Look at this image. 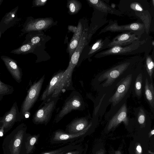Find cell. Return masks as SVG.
<instances>
[{
	"mask_svg": "<svg viewBox=\"0 0 154 154\" xmlns=\"http://www.w3.org/2000/svg\"><path fill=\"white\" fill-rule=\"evenodd\" d=\"M136 70V69H134L117 84L105 106V111L107 106L111 105L110 109L105 115L106 118H109L127 102L132 93Z\"/></svg>",
	"mask_w": 154,
	"mask_h": 154,
	"instance_id": "1",
	"label": "cell"
},
{
	"mask_svg": "<svg viewBox=\"0 0 154 154\" xmlns=\"http://www.w3.org/2000/svg\"><path fill=\"white\" fill-rule=\"evenodd\" d=\"M26 127L24 123L19 125L4 139L2 144L3 154H21V149Z\"/></svg>",
	"mask_w": 154,
	"mask_h": 154,
	"instance_id": "2",
	"label": "cell"
},
{
	"mask_svg": "<svg viewBox=\"0 0 154 154\" xmlns=\"http://www.w3.org/2000/svg\"><path fill=\"white\" fill-rule=\"evenodd\" d=\"M45 79L44 75L38 81L34 82L28 90L20 109V114L22 119L29 117L30 110L39 97Z\"/></svg>",
	"mask_w": 154,
	"mask_h": 154,
	"instance_id": "3",
	"label": "cell"
},
{
	"mask_svg": "<svg viewBox=\"0 0 154 154\" xmlns=\"http://www.w3.org/2000/svg\"><path fill=\"white\" fill-rule=\"evenodd\" d=\"M85 107V103L82 95L77 91H73L65 100L61 109L56 116V122H58L73 110H83Z\"/></svg>",
	"mask_w": 154,
	"mask_h": 154,
	"instance_id": "4",
	"label": "cell"
},
{
	"mask_svg": "<svg viewBox=\"0 0 154 154\" xmlns=\"http://www.w3.org/2000/svg\"><path fill=\"white\" fill-rule=\"evenodd\" d=\"M22 120L17 103L15 102L10 110L0 117V136L6 134L16 122Z\"/></svg>",
	"mask_w": 154,
	"mask_h": 154,
	"instance_id": "5",
	"label": "cell"
},
{
	"mask_svg": "<svg viewBox=\"0 0 154 154\" xmlns=\"http://www.w3.org/2000/svg\"><path fill=\"white\" fill-rule=\"evenodd\" d=\"M59 99V96L52 97L39 107L33 116V122L36 124L47 123L51 119Z\"/></svg>",
	"mask_w": 154,
	"mask_h": 154,
	"instance_id": "6",
	"label": "cell"
},
{
	"mask_svg": "<svg viewBox=\"0 0 154 154\" xmlns=\"http://www.w3.org/2000/svg\"><path fill=\"white\" fill-rule=\"evenodd\" d=\"M53 20L51 18L34 19L31 17L27 18L23 24L22 31L23 33L47 29L51 27Z\"/></svg>",
	"mask_w": 154,
	"mask_h": 154,
	"instance_id": "7",
	"label": "cell"
},
{
	"mask_svg": "<svg viewBox=\"0 0 154 154\" xmlns=\"http://www.w3.org/2000/svg\"><path fill=\"white\" fill-rule=\"evenodd\" d=\"M64 72L62 70L59 71L52 76L40 97V100L42 102L39 107L42 106L52 97L60 82Z\"/></svg>",
	"mask_w": 154,
	"mask_h": 154,
	"instance_id": "8",
	"label": "cell"
},
{
	"mask_svg": "<svg viewBox=\"0 0 154 154\" xmlns=\"http://www.w3.org/2000/svg\"><path fill=\"white\" fill-rule=\"evenodd\" d=\"M128 111L127 102H125L119 109L113 114L110 116L109 119V126H116L121 122H123L127 125L133 119L128 117Z\"/></svg>",
	"mask_w": 154,
	"mask_h": 154,
	"instance_id": "9",
	"label": "cell"
},
{
	"mask_svg": "<svg viewBox=\"0 0 154 154\" xmlns=\"http://www.w3.org/2000/svg\"><path fill=\"white\" fill-rule=\"evenodd\" d=\"M7 69L18 83L22 81L23 73L21 69L18 65L17 62L10 57L5 55L1 56Z\"/></svg>",
	"mask_w": 154,
	"mask_h": 154,
	"instance_id": "10",
	"label": "cell"
},
{
	"mask_svg": "<svg viewBox=\"0 0 154 154\" xmlns=\"http://www.w3.org/2000/svg\"><path fill=\"white\" fill-rule=\"evenodd\" d=\"M19 8L17 6L7 13L0 21V32L3 33L10 28L14 26L20 19L17 17V13Z\"/></svg>",
	"mask_w": 154,
	"mask_h": 154,
	"instance_id": "11",
	"label": "cell"
},
{
	"mask_svg": "<svg viewBox=\"0 0 154 154\" xmlns=\"http://www.w3.org/2000/svg\"><path fill=\"white\" fill-rule=\"evenodd\" d=\"M145 76L143 71L140 66L136 68L132 91L134 97L138 99L142 97L143 93Z\"/></svg>",
	"mask_w": 154,
	"mask_h": 154,
	"instance_id": "12",
	"label": "cell"
},
{
	"mask_svg": "<svg viewBox=\"0 0 154 154\" xmlns=\"http://www.w3.org/2000/svg\"><path fill=\"white\" fill-rule=\"evenodd\" d=\"M145 76V75H144ZM143 93L145 99L150 107L151 111L154 114V83H149L147 77L145 76Z\"/></svg>",
	"mask_w": 154,
	"mask_h": 154,
	"instance_id": "13",
	"label": "cell"
},
{
	"mask_svg": "<svg viewBox=\"0 0 154 154\" xmlns=\"http://www.w3.org/2000/svg\"><path fill=\"white\" fill-rule=\"evenodd\" d=\"M87 33V29L84 27L78 45L71 57L69 65L74 67L77 65L79 57L86 43Z\"/></svg>",
	"mask_w": 154,
	"mask_h": 154,
	"instance_id": "14",
	"label": "cell"
},
{
	"mask_svg": "<svg viewBox=\"0 0 154 154\" xmlns=\"http://www.w3.org/2000/svg\"><path fill=\"white\" fill-rule=\"evenodd\" d=\"M83 29L81 22L79 21L76 32L74 33L72 37L69 42L68 50L69 56L71 57L75 51L79 42Z\"/></svg>",
	"mask_w": 154,
	"mask_h": 154,
	"instance_id": "15",
	"label": "cell"
},
{
	"mask_svg": "<svg viewBox=\"0 0 154 154\" xmlns=\"http://www.w3.org/2000/svg\"><path fill=\"white\" fill-rule=\"evenodd\" d=\"M88 123L87 117H82L74 120L68 126V130L71 134L79 132L85 129Z\"/></svg>",
	"mask_w": 154,
	"mask_h": 154,
	"instance_id": "16",
	"label": "cell"
},
{
	"mask_svg": "<svg viewBox=\"0 0 154 154\" xmlns=\"http://www.w3.org/2000/svg\"><path fill=\"white\" fill-rule=\"evenodd\" d=\"M38 136L35 135L26 137L25 134L23 140L21 149V154H29L33 148Z\"/></svg>",
	"mask_w": 154,
	"mask_h": 154,
	"instance_id": "17",
	"label": "cell"
},
{
	"mask_svg": "<svg viewBox=\"0 0 154 154\" xmlns=\"http://www.w3.org/2000/svg\"><path fill=\"white\" fill-rule=\"evenodd\" d=\"M44 37V34L38 31L29 32L26 34L25 40L22 44L28 43L37 46L43 40Z\"/></svg>",
	"mask_w": 154,
	"mask_h": 154,
	"instance_id": "18",
	"label": "cell"
},
{
	"mask_svg": "<svg viewBox=\"0 0 154 154\" xmlns=\"http://www.w3.org/2000/svg\"><path fill=\"white\" fill-rule=\"evenodd\" d=\"M87 129V128L79 132L74 134H67L60 131H57L55 133L53 140L55 141H61L77 137L84 134Z\"/></svg>",
	"mask_w": 154,
	"mask_h": 154,
	"instance_id": "19",
	"label": "cell"
},
{
	"mask_svg": "<svg viewBox=\"0 0 154 154\" xmlns=\"http://www.w3.org/2000/svg\"><path fill=\"white\" fill-rule=\"evenodd\" d=\"M36 46L29 43H25L17 48L11 51L10 53L16 54H25L32 53Z\"/></svg>",
	"mask_w": 154,
	"mask_h": 154,
	"instance_id": "20",
	"label": "cell"
},
{
	"mask_svg": "<svg viewBox=\"0 0 154 154\" xmlns=\"http://www.w3.org/2000/svg\"><path fill=\"white\" fill-rule=\"evenodd\" d=\"M67 7L68 9V13L70 15H74L79 11L82 7L80 2L76 0H68Z\"/></svg>",
	"mask_w": 154,
	"mask_h": 154,
	"instance_id": "21",
	"label": "cell"
},
{
	"mask_svg": "<svg viewBox=\"0 0 154 154\" xmlns=\"http://www.w3.org/2000/svg\"><path fill=\"white\" fill-rule=\"evenodd\" d=\"M14 91L13 86L2 82L0 79V101L5 96L12 94Z\"/></svg>",
	"mask_w": 154,
	"mask_h": 154,
	"instance_id": "22",
	"label": "cell"
},
{
	"mask_svg": "<svg viewBox=\"0 0 154 154\" xmlns=\"http://www.w3.org/2000/svg\"><path fill=\"white\" fill-rule=\"evenodd\" d=\"M48 0H35L32 2V7H38L44 5Z\"/></svg>",
	"mask_w": 154,
	"mask_h": 154,
	"instance_id": "23",
	"label": "cell"
},
{
	"mask_svg": "<svg viewBox=\"0 0 154 154\" xmlns=\"http://www.w3.org/2000/svg\"><path fill=\"white\" fill-rule=\"evenodd\" d=\"M100 45V42L98 41L96 42L91 47V48L89 53L88 54H91L96 51Z\"/></svg>",
	"mask_w": 154,
	"mask_h": 154,
	"instance_id": "24",
	"label": "cell"
},
{
	"mask_svg": "<svg viewBox=\"0 0 154 154\" xmlns=\"http://www.w3.org/2000/svg\"><path fill=\"white\" fill-rule=\"evenodd\" d=\"M129 38V36L128 34H123L119 37L118 38V41L119 42L120 41L121 42L124 41L128 39Z\"/></svg>",
	"mask_w": 154,
	"mask_h": 154,
	"instance_id": "25",
	"label": "cell"
},
{
	"mask_svg": "<svg viewBox=\"0 0 154 154\" xmlns=\"http://www.w3.org/2000/svg\"><path fill=\"white\" fill-rule=\"evenodd\" d=\"M69 31L75 33L76 31L77 27L75 26L69 25L68 27Z\"/></svg>",
	"mask_w": 154,
	"mask_h": 154,
	"instance_id": "26",
	"label": "cell"
},
{
	"mask_svg": "<svg viewBox=\"0 0 154 154\" xmlns=\"http://www.w3.org/2000/svg\"><path fill=\"white\" fill-rule=\"evenodd\" d=\"M61 151L62 150H57L46 152L43 154H60L62 153Z\"/></svg>",
	"mask_w": 154,
	"mask_h": 154,
	"instance_id": "27",
	"label": "cell"
},
{
	"mask_svg": "<svg viewBox=\"0 0 154 154\" xmlns=\"http://www.w3.org/2000/svg\"><path fill=\"white\" fill-rule=\"evenodd\" d=\"M130 27L132 30H136L139 29V26L137 23H134L130 25Z\"/></svg>",
	"mask_w": 154,
	"mask_h": 154,
	"instance_id": "28",
	"label": "cell"
},
{
	"mask_svg": "<svg viewBox=\"0 0 154 154\" xmlns=\"http://www.w3.org/2000/svg\"><path fill=\"white\" fill-rule=\"evenodd\" d=\"M134 9L138 11H143V9L138 4H136L134 6Z\"/></svg>",
	"mask_w": 154,
	"mask_h": 154,
	"instance_id": "29",
	"label": "cell"
},
{
	"mask_svg": "<svg viewBox=\"0 0 154 154\" xmlns=\"http://www.w3.org/2000/svg\"><path fill=\"white\" fill-rule=\"evenodd\" d=\"M137 150L139 152H141L142 151L141 147L140 145H138L137 147Z\"/></svg>",
	"mask_w": 154,
	"mask_h": 154,
	"instance_id": "30",
	"label": "cell"
},
{
	"mask_svg": "<svg viewBox=\"0 0 154 154\" xmlns=\"http://www.w3.org/2000/svg\"><path fill=\"white\" fill-rule=\"evenodd\" d=\"M151 134H154V130L153 129L152 131H151Z\"/></svg>",
	"mask_w": 154,
	"mask_h": 154,
	"instance_id": "31",
	"label": "cell"
},
{
	"mask_svg": "<svg viewBox=\"0 0 154 154\" xmlns=\"http://www.w3.org/2000/svg\"><path fill=\"white\" fill-rule=\"evenodd\" d=\"M3 2V0H0V5H1Z\"/></svg>",
	"mask_w": 154,
	"mask_h": 154,
	"instance_id": "32",
	"label": "cell"
},
{
	"mask_svg": "<svg viewBox=\"0 0 154 154\" xmlns=\"http://www.w3.org/2000/svg\"><path fill=\"white\" fill-rule=\"evenodd\" d=\"M73 152H69L66 153V154H73Z\"/></svg>",
	"mask_w": 154,
	"mask_h": 154,
	"instance_id": "33",
	"label": "cell"
}]
</instances>
